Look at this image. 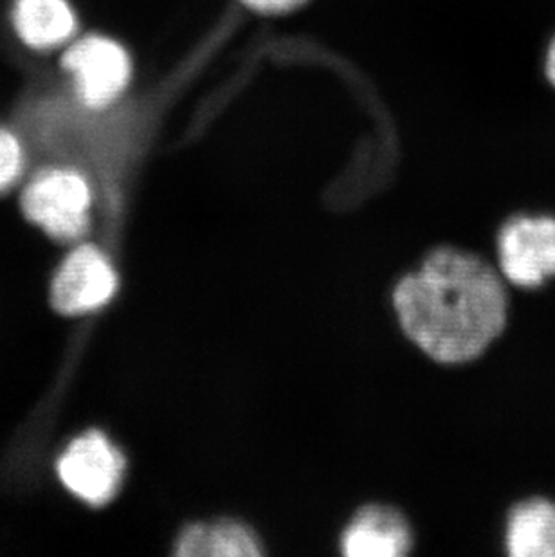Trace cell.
<instances>
[{"label": "cell", "mask_w": 555, "mask_h": 557, "mask_svg": "<svg viewBox=\"0 0 555 557\" xmlns=\"http://www.w3.org/2000/svg\"><path fill=\"white\" fill-rule=\"evenodd\" d=\"M505 548L510 557H555V502L529 498L514 505Z\"/></svg>", "instance_id": "9"}, {"label": "cell", "mask_w": 555, "mask_h": 557, "mask_svg": "<svg viewBox=\"0 0 555 557\" xmlns=\"http://www.w3.org/2000/svg\"><path fill=\"white\" fill-rule=\"evenodd\" d=\"M341 545L350 557H398L408 553L411 536L397 512L368 507L351 521Z\"/></svg>", "instance_id": "8"}, {"label": "cell", "mask_w": 555, "mask_h": 557, "mask_svg": "<svg viewBox=\"0 0 555 557\" xmlns=\"http://www.w3.org/2000/svg\"><path fill=\"white\" fill-rule=\"evenodd\" d=\"M178 556L247 557L258 556L257 540L235 521L215 525H192L178 537Z\"/></svg>", "instance_id": "10"}, {"label": "cell", "mask_w": 555, "mask_h": 557, "mask_svg": "<svg viewBox=\"0 0 555 557\" xmlns=\"http://www.w3.org/2000/svg\"><path fill=\"white\" fill-rule=\"evenodd\" d=\"M247 11L260 16H283L301 10L309 0H238Z\"/></svg>", "instance_id": "12"}, {"label": "cell", "mask_w": 555, "mask_h": 557, "mask_svg": "<svg viewBox=\"0 0 555 557\" xmlns=\"http://www.w3.org/2000/svg\"><path fill=\"white\" fill-rule=\"evenodd\" d=\"M118 290L111 258L96 244H74L51 280V306L63 315H84L103 309Z\"/></svg>", "instance_id": "6"}, {"label": "cell", "mask_w": 555, "mask_h": 557, "mask_svg": "<svg viewBox=\"0 0 555 557\" xmlns=\"http://www.w3.org/2000/svg\"><path fill=\"white\" fill-rule=\"evenodd\" d=\"M125 473V458L101 432H85L69 442L57 460L63 487L92 507L109 504Z\"/></svg>", "instance_id": "5"}, {"label": "cell", "mask_w": 555, "mask_h": 557, "mask_svg": "<svg viewBox=\"0 0 555 557\" xmlns=\"http://www.w3.org/2000/svg\"><path fill=\"white\" fill-rule=\"evenodd\" d=\"M395 309L404 332L445 364L480 358L507 326V282L472 252L442 248L400 280Z\"/></svg>", "instance_id": "1"}, {"label": "cell", "mask_w": 555, "mask_h": 557, "mask_svg": "<svg viewBox=\"0 0 555 557\" xmlns=\"http://www.w3.org/2000/svg\"><path fill=\"white\" fill-rule=\"evenodd\" d=\"M543 69H545L546 82L555 89V37L552 38L548 48H546Z\"/></svg>", "instance_id": "13"}, {"label": "cell", "mask_w": 555, "mask_h": 557, "mask_svg": "<svg viewBox=\"0 0 555 557\" xmlns=\"http://www.w3.org/2000/svg\"><path fill=\"white\" fill-rule=\"evenodd\" d=\"M496 251L507 284L540 289L555 278V216H510L499 227Z\"/></svg>", "instance_id": "4"}, {"label": "cell", "mask_w": 555, "mask_h": 557, "mask_svg": "<svg viewBox=\"0 0 555 557\" xmlns=\"http://www.w3.org/2000/svg\"><path fill=\"white\" fill-rule=\"evenodd\" d=\"M10 18L16 38L35 53L58 51L78 37V13L71 0H13Z\"/></svg>", "instance_id": "7"}, {"label": "cell", "mask_w": 555, "mask_h": 557, "mask_svg": "<svg viewBox=\"0 0 555 557\" xmlns=\"http://www.w3.org/2000/svg\"><path fill=\"white\" fill-rule=\"evenodd\" d=\"M95 200V183L82 166L51 161L24 181L21 210L46 237L74 246L89 235Z\"/></svg>", "instance_id": "2"}, {"label": "cell", "mask_w": 555, "mask_h": 557, "mask_svg": "<svg viewBox=\"0 0 555 557\" xmlns=\"http://www.w3.org/2000/svg\"><path fill=\"white\" fill-rule=\"evenodd\" d=\"M32 153L16 128L0 125V197L10 194L26 180Z\"/></svg>", "instance_id": "11"}, {"label": "cell", "mask_w": 555, "mask_h": 557, "mask_svg": "<svg viewBox=\"0 0 555 557\" xmlns=\"http://www.w3.org/2000/svg\"><path fill=\"white\" fill-rule=\"evenodd\" d=\"M60 67L71 79L76 101L92 112L115 106L134 78L131 51L106 33H87L74 38L63 48Z\"/></svg>", "instance_id": "3"}]
</instances>
